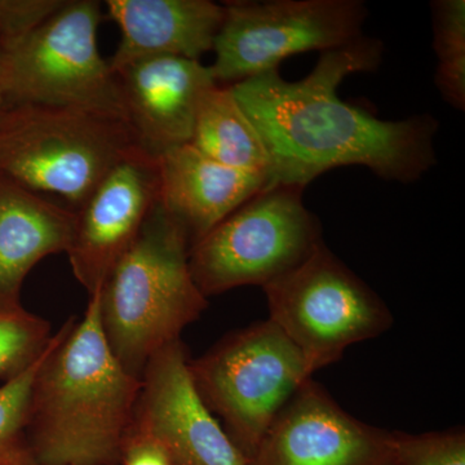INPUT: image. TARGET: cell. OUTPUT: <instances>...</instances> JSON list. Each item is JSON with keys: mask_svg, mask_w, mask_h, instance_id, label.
<instances>
[{"mask_svg": "<svg viewBox=\"0 0 465 465\" xmlns=\"http://www.w3.org/2000/svg\"><path fill=\"white\" fill-rule=\"evenodd\" d=\"M382 50L378 39L362 36L322 52L302 81H284L274 69L231 85L271 158V185L305 189L342 166L367 167L388 182L409 183L436 164L440 124L432 115L382 121L339 97L342 79L378 69Z\"/></svg>", "mask_w": 465, "mask_h": 465, "instance_id": "6da1fadb", "label": "cell"}, {"mask_svg": "<svg viewBox=\"0 0 465 465\" xmlns=\"http://www.w3.org/2000/svg\"><path fill=\"white\" fill-rule=\"evenodd\" d=\"M140 391L105 341L96 293L82 320L52 336L36 372L25 430L32 465H121Z\"/></svg>", "mask_w": 465, "mask_h": 465, "instance_id": "7a4b0ae2", "label": "cell"}, {"mask_svg": "<svg viewBox=\"0 0 465 465\" xmlns=\"http://www.w3.org/2000/svg\"><path fill=\"white\" fill-rule=\"evenodd\" d=\"M189 251L185 232L157 203L97 292L110 351L140 381L150 358L179 341L207 308L192 277Z\"/></svg>", "mask_w": 465, "mask_h": 465, "instance_id": "3957f363", "label": "cell"}, {"mask_svg": "<svg viewBox=\"0 0 465 465\" xmlns=\"http://www.w3.org/2000/svg\"><path fill=\"white\" fill-rule=\"evenodd\" d=\"M134 148L128 124L84 110L23 104L0 118V176L76 210Z\"/></svg>", "mask_w": 465, "mask_h": 465, "instance_id": "277c9868", "label": "cell"}, {"mask_svg": "<svg viewBox=\"0 0 465 465\" xmlns=\"http://www.w3.org/2000/svg\"><path fill=\"white\" fill-rule=\"evenodd\" d=\"M99 2L70 0L0 54V91L8 105L61 106L127 124L118 75L101 56Z\"/></svg>", "mask_w": 465, "mask_h": 465, "instance_id": "5b68a950", "label": "cell"}, {"mask_svg": "<svg viewBox=\"0 0 465 465\" xmlns=\"http://www.w3.org/2000/svg\"><path fill=\"white\" fill-rule=\"evenodd\" d=\"M193 381L247 460L291 397L312 379L304 357L271 320L226 336L197 360Z\"/></svg>", "mask_w": 465, "mask_h": 465, "instance_id": "8992f818", "label": "cell"}, {"mask_svg": "<svg viewBox=\"0 0 465 465\" xmlns=\"http://www.w3.org/2000/svg\"><path fill=\"white\" fill-rule=\"evenodd\" d=\"M299 186L269 185L189 251L193 280L204 296L273 282L322 243Z\"/></svg>", "mask_w": 465, "mask_h": 465, "instance_id": "52a82bcc", "label": "cell"}, {"mask_svg": "<svg viewBox=\"0 0 465 465\" xmlns=\"http://www.w3.org/2000/svg\"><path fill=\"white\" fill-rule=\"evenodd\" d=\"M262 290L269 320L302 351L312 375L391 323L381 298L323 242L305 262Z\"/></svg>", "mask_w": 465, "mask_h": 465, "instance_id": "ba28073f", "label": "cell"}, {"mask_svg": "<svg viewBox=\"0 0 465 465\" xmlns=\"http://www.w3.org/2000/svg\"><path fill=\"white\" fill-rule=\"evenodd\" d=\"M210 66L216 84H240L284 58L309 51H332L362 38L367 18L360 0L228 2Z\"/></svg>", "mask_w": 465, "mask_h": 465, "instance_id": "9c48e42d", "label": "cell"}, {"mask_svg": "<svg viewBox=\"0 0 465 465\" xmlns=\"http://www.w3.org/2000/svg\"><path fill=\"white\" fill-rule=\"evenodd\" d=\"M182 339L143 370L133 428L157 440L171 465H249L201 399Z\"/></svg>", "mask_w": 465, "mask_h": 465, "instance_id": "30bf717a", "label": "cell"}, {"mask_svg": "<svg viewBox=\"0 0 465 465\" xmlns=\"http://www.w3.org/2000/svg\"><path fill=\"white\" fill-rule=\"evenodd\" d=\"M399 436L347 414L309 379L278 414L249 465H396Z\"/></svg>", "mask_w": 465, "mask_h": 465, "instance_id": "8fae6325", "label": "cell"}, {"mask_svg": "<svg viewBox=\"0 0 465 465\" xmlns=\"http://www.w3.org/2000/svg\"><path fill=\"white\" fill-rule=\"evenodd\" d=\"M158 203V159L139 146L115 164L75 211L67 250L73 274L96 295Z\"/></svg>", "mask_w": 465, "mask_h": 465, "instance_id": "7c38bea8", "label": "cell"}, {"mask_svg": "<svg viewBox=\"0 0 465 465\" xmlns=\"http://www.w3.org/2000/svg\"><path fill=\"white\" fill-rule=\"evenodd\" d=\"M116 75L137 146L154 158L191 143L202 97L217 84L210 66L173 56L139 61Z\"/></svg>", "mask_w": 465, "mask_h": 465, "instance_id": "4fadbf2b", "label": "cell"}, {"mask_svg": "<svg viewBox=\"0 0 465 465\" xmlns=\"http://www.w3.org/2000/svg\"><path fill=\"white\" fill-rule=\"evenodd\" d=\"M158 159V203L191 247L269 183L265 174L226 167L191 143Z\"/></svg>", "mask_w": 465, "mask_h": 465, "instance_id": "5bb4252c", "label": "cell"}, {"mask_svg": "<svg viewBox=\"0 0 465 465\" xmlns=\"http://www.w3.org/2000/svg\"><path fill=\"white\" fill-rule=\"evenodd\" d=\"M109 16L121 29L110 67L115 74L148 58L200 61L213 50L224 5L210 0H108Z\"/></svg>", "mask_w": 465, "mask_h": 465, "instance_id": "9a60e30c", "label": "cell"}, {"mask_svg": "<svg viewBox=\"0 0 465 465\" xmlns=\"http://www.w3.org/2000/svg\"><path fill=\"white\" fill-rule=\"evenodd\" d=\"M75 211L0 176V311L21 308L26 275L42 259L67 252Z\"/></svg>", "mask_w": 465, "mask_h": 465, "instance_id": "2e32d148", "label": "cell"}, {"mask_svg": "<svg viewBox=\"0 0 465 465\" xmlns=\"http://www.w3.org/2000/svg\"><path fill=\"white\" fill-rule=\"evenodd\" d=\"M189 143L226 167L265 174L271 183V158L231 85L216 84L203 94Z\"/></svg>", "mask_w": 465, "mask_h": 465, "instance_id": "e0dca14e", "label": "cell"}, {"mask_svg": "<svg viewBox=\"0 0 465 465\" xmlns=\"http://www.w3.org/2000/svg\"><path fill=\"white\" fill-rule=\"evenodd\" d=\"M433 48L439 58L436 84L454 108H465V2L432 3Z\"/></svg>", "mask_w": 465, "mask_h": 465, "instance_id": "ac0fdd59", "label": "cell"}, {"mask_svg": "<svg viewBox=\"0 0 465 465\" xmlns=\"http://www.w3.org/2000/svg\"><path fill=\"white\" fill-rule=\"evenodd\" d=\"M52 339L51 324L24 307L0 311V378L5 381L34 365Z\"/></svg>", "mask_w": 465, "mask_h": 465, "instance_id": "d6986e66", "label": "cell"}, {"mask_svg": "<svg viewBox=\"0 0 465 465\" xmlns=\"http://www.w3.org/2000/svg\"><path fill=\"white\" fill-rule=\"evenodd\" d=\"M45 351L29 369L0 387V465H32L25 436L27 410Z\"/></svg>", "mask_w": 465, "mask_h": 465, "instance_id": "ffe728a7", "label": "cell"}, {"mask_svg": "<svg viewBox=\"0 0 465 465\" xmlns=\"http://www.w3.org/2000/svg\"><path fill=\"white\" fill-rule=\"evenodd\" d=\"M397 436L396 465H465L464 432Z\"/></svg>", "mask_w": 465, "mask_h": 465, "instance_id": "44dd1931", "label": "cell"}, {"mask_svg": "<svg viewBox=\"0 0 465 465\" xmlns=\"http://www.w3.org/2000/svg\"><path fill=\"white\" fill-rule=\"evenodd\" d=\"M66 0H0V47L20 42L51 17Z\"/></svg>", "mask_w": 465, "mask_h": 465, "instance_id": "7402d4cb", "label": "cell"}, {"mask_svg": "<svg viewBox=\"0 0 465 465\" xmlns=\"http://www.w3.org/2000/svg\"><path fill=\"white\" fill-rule=\"evenodd\" d=\"M122 465H171L163 448L148 434L131 428L122 451Z\"/></svg>", "mask_w": 465, "mask_h": 465, "instance_id": "603a6c76", "label": "cell"}, {"mask_svg": "<svg viewBox=\"0 0 465 465\" xmlns=\"http://www.w3.org/2000/svg\"><path fill=\"white\" fill-rule=\"evenodd\" d=\"M8 103L7 100H5V94H2V91H0V118H2V115L5 114V110L8 108Z\"/></svg>", "mask_w": 465, "mask_h": 465, "instance_id": "cb8c5ba5", "label": "cell"}, {"mask_svg": "<svg viewBox=\"0 0 465 465\" xmlns=\"http://www.w3.org/2000/svg\"><path fill=\"white\" fill-rule=\"evenodd\" d=\"M0 54H2V47H0Z\"/></svg>", "mask_w": 465, "mask_h": 465, "instance_id": "d4e9b609", "label": "cell"}]
</instances>
